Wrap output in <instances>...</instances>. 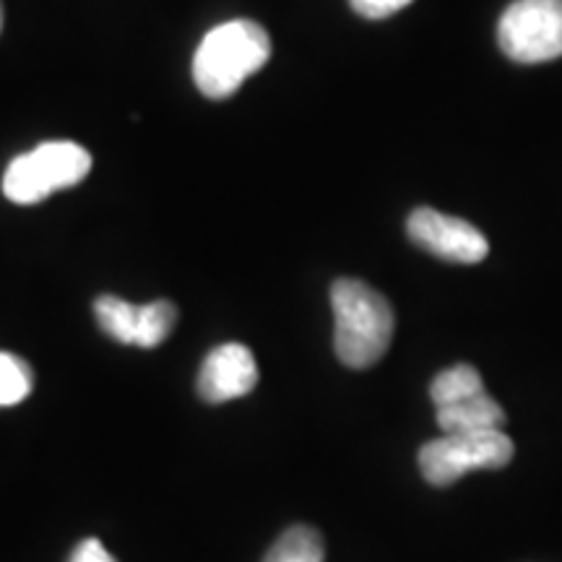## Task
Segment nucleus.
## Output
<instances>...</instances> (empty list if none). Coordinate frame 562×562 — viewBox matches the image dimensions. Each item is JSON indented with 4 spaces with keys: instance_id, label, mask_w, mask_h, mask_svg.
Segmentation results:
<instances>
[{
    "instance_id": "nucleus-1",
    "label": "nucleus",
    "mask_w": 562,
    "mask_h": 562,
    "mask_svg": "<svg viewBox=\"0 0 562 562\" xmlns=\"http://www.w3.org/2000/svg\"><path fill=\"white\" fill-rule=\"evenodd\" d=\"M331 307L336 357L351 370L381 362L396 328L391 302L360 279H339L331 286Z\"/></svg>"
},
{
    "instance_id": "nucleus-2",
    "label": "nucleus",
    "mask_w": 562,
    "mask_h": 562,
    "mask_svg": "<svg viewBox=\"0 0 562 562\" xmlns=\"http://www.w3.org/2000/svg\"><path fill=\"white\" fill-rule=\"evenodd\" d=\"M271 58L269 32L250 19L220 24L193 55V81L209 100H227Z\"/></svg>"
},
{
    "instance_id": "nucleus-3",
    "label": "nucleus",
    "mask_w": 562,
    "mask_h": 562,
    "mask_svg": "<svg viewBox=\"0 0 562 562\" xmlns=\"http://www.w3.org/2000/svg\"><path fill=\"white\" fill-rule=\"evenodd\" d=\"M91 170V154L74 140H45L11 159L3 175L5 199L21 206L45 201L55 191L79 186Z\"/></svg>"
},
{
    "instance_id": "nucleus-4",
    "label": "nucleus",
    "mask_w": 562,
    "mask_h": 562,
    "mask_svg": "<svg viewBox=\"0 0 562 562\" xmlns=\"http://www.w3.org/2000/svg\"><path fill=\"white\" fill-rule=\"evenodd\" d=\"M513 453L516 448L503 430L442 435L419 448V472L432 487H451L474 469H505Z\"/></svg>"
},
{
    "instance_id": "nucleus-5",
    "label": "nucleus",
    "mask_w": 562,
    "mask_h": 562,
    "mask_svg": "<svg viewBox=\"0 0 562 562\" xmlns=\"http://www.w3.org/2000/svg\"><path fill=\"white\" fill-rule=\"evenodd\" d=\"M501 50L516 63L562 58V0H516L497 24Z\"/></svg>"
},
{
    "instance_id": "nucleus-6",
    "label": "nucleus",
    "mask_w": 562,
    "mask_h": 562,
    "mask_svg": "<svg viewBox=\"0 0 562 562\" xmlns=\"http://www.w3.org/2000/svg\"><path fill=\"white\" fill-rule=\"evenodd\" d=\"M94 318L102 331L117 344L154 349L172 334L178 323V307L170 300L133 305L115 294H102L94 300Z\"/></svg>"
},
{
    "instance_id": "nucleus-7",
    "label": "nucleus",
    "mask_w": 562,
    "mask_h": 562,
    "mask_svg": "<svg viewBox=\"0 0 562 562\" xmlns=\"http://www.w3.org/2000/svg\"><path fill=\"white\" fill-rule=\"evenodd\" d=\"M406 235L422 250L451 263L472 266L484 261L490 252L487 237L474 224L427 206L412 211L406 220Z\"/></svg>"
},
{
    "instance_id": "nucleus-8",
    "label": "nucleus",
    "mask_w": 562,
    "mask_h": 562,
    "mask_svg": "<svg viewBox=\"0 0 562 562\" xmlns=\"http://www.w3.org/2000/svg\"><path fill=\"white\" fill-rule=\"evenodd\" d=\"M258 385V364L245 344L211 349L199 372V396L209 404L243 398Z\"/></svg>"
},
{
    "instance_id": "nucleus-9",
    "label": "nucleus",
    "mask_w": 562,
    "mask_h": 562,
    "mask_svg": "<svg viewBox=\"0 0 562 562\" xmlns=\"http://www.w3.org/2000/svg\"><path fill=\"white\" fill-rule=\"evenodd\" d=\"M505 412L503 406L490 396L487 391L463 398L459 404H448L438 409V427L442 435L456 432H480V430H503Z\"/></svg>"
},
{
    "instance_id": "nucleus-10",
    "label": "nucleus",
    "mask_w": 562,
    "mask_h": 562,
    "mask_svg": "<svg viewBox=\"0 0 562 562\" xmlns=\"http://www.w3.org/2000/svg\"><path fill=\"white\" fill-rule=\"evenodd\" d=\"M263 562H326V542H323L321 531L313 529V526H290L271 544Z\"/></svg>"
},
{
    "instance_id": "nucleus-11",
    "label": "nucleus",
    "mask_w": 562,
    "mask_h": 562,
    "mask_svg": "<svg viewBox=\"0 0 562 562\" xmlns=\"http://www.w3.org/2000/svg\"><path fill=\"white\" fill-rule=\"evenodd\" d=\"M476 393H484V383L480 370L472 368V364H453V368L438 372L430 383V398L435 409L459 404L463 398L476 396Z\"/></svg>"
},
{
    "instance_id": "nucleus-12",
    "label": "nucleus",
    "mask_w": 562,
    "mask_h": 562,
    "mask_svg": "<svg viewBox=\"0 0 562 562\" xmlns=\"http://www.w3.org/2000/svg\"><path fill=\"white\" fill-rule=\"evenodd\" d=\"M34 389V372L30 362L11 351H0V406L21 404Z\"/></svg>"
},
{
    "instance_id": "nucleus-13",
    "label": "nucleus",
    "mask_w": 562,
    "mask_h": 562,
    "mask_svg": "<svg viewBox=\"0 0 562 562\" xmlns=\"http://www.w3.org/2000/svg\"><path fill=\"white\" fill-rule=\"evenodd\" d=\"M409 3H414V0H349L351 9L360 13L362 19H389Z\"/></svg>"
},
{
    "instance_id": "nucleus-14",
    "label": "nucleus",
    "mask_w": 562,
    "mask_h": 562,
    "mask_svg": "<svg viewBox=\"0 0 562 562\" xmlns=\"http://www.w3.org/2000/svg\"><path fill=\"white\" fill-rule=\"evenodd\" d=\"M68 562H117L112 554L104 550V544L100 539H83L74 547V552H70Z\"/></svg>"
},
{
    "instance_id": "nucleus-15",
    "label": "nucleus",
    "mask_w": 562,
    "mask_h": 562,
    "mask_svg": "<svg viewBox=\"0 0 562 562\" xmlns=\"http://www.w3.org/2000/svg\"><path fill=\"white\" fill-rule=\"evenodd\" d=\"M0 26H3V5H0Z\"/></svg>"
}]
</instances>
